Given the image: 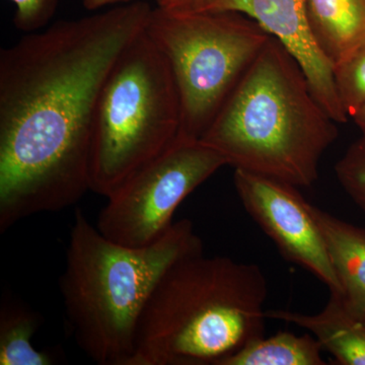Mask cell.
<instances>
[{"label":"cell","instance_id":"obj_1","mask_svg":"<svg viewBox=\"0 0 365 365\" xmlns=\"http://www.w3.org/2000/svg\"><path fill=\"white\" fill-rule=\"evenodd\" d=\"M133 1L26 34L0 52V232L91 191L101 91L153 13Z\"/></svg>","mask_w":365,"mask_h":365},{"label":"cell","instance_id":"obj_2","mask_svg":"<svg viewBox=\"0 0 365 365\" xmlns=\"http://www.w3.org/2000/svg\"><path fill=\"white\" fill-rule=\"evenodd\" d=\"M337 124L294 55L271 37L200 140L235 170L309 187Z\"/></svg>","mask_w":365,"mask_h":365},{"label":"cell","instance_id":"obj_3","mask_svg":"<svg viewBox=\"0 0 365 365\" xmlns=\"http://www.w3.org/2000/svg\"><path fill=\"white\" fill-rule=\"evenodd\" d=\"M267 295L257 264L203 252L178 261L146 302L129 365H222L263 336Z\"/></svg>","mask_w":365,"mask_h":365},{"label":"cell","instance_id":"obj_4","mask_svg":"<svg viewBox=\"0 0 365 365\" xmlns=\"http://www.w3.org/2000/svg\"><path fill=\"white\" fill-rule=\"evenodd\" d=\"M202 252L188 220L133 248L108 239L76 211L60 290L78 347L98 364L129 365L139 319L158 281L178 261Z\"/></svg>","mask_w":365,"mask_h":365},{"label":"cell","instance_id":"obj_5","mask_svg":"<svg viewBox=\"0 0 365 365\" xmlns=\"http://www.w3.org/2000/svg\"><path fill=\"white\" fill-rule=\"evenodd\" d=\"M181 122L169 61L145 30L118 59L101 91L91 133V191L111 195L176 143Z\"/></svg>","mask_w":365,"mask_h":365},{"label":"cell","instance_id":"obj_6","mask_svg":"<svg viewBox=\"0 0 365 365\" xmlns=\"http://www.w3.org/2000/svg\"><path fill=\"white\" fill-rule=\"evenodd\" d=\"M146 33L169 61L181 102L180 137L200 140L269 35L237 11L153 9Z\"/></svg>","mask_w":365,"mask_h":365},{"label":"cell","instance_id":"obj_7","mask_svg":"<svg viewBox=\"0 0 365 365\" xmlns=\"http://www.w3.org/2000/svg\"><path fill=\"white\" fill-rule=\"evenodd\" d=\"M225 165V158L207 144L179 137L107 197L98 230L125 246H150L172 227L180 204Z\"/></svg>","mask_w":365,"mask_h":365},{"label":"cell","instance_id":"obj_8","mask_svg":"<svg viewBox=\"0 0 365 365\" xmlns=\"http://www.w3.org/2000/svg\"><path fill=\"white\" fill-rule=\"evenodd\" d=\"M234 185L247 212L280 254L316 276L330 292L340 294L339 280L314 206L297 187L242 170H235Z\"/></svg>","mask_w":365,"mask_h":365},{"label":"cell","instance_id":"obj_9","mask_svg":"<svg viewBox=\"0 0 365 365\" xmlns=\"http://www.w3.org/2000/svg\"><path fill=\"white\" fill-rule=\"evenodd\" d=\"M170 9L184 13L237 11L248 16L294 55L319 104L338 124L349 115L341 102L334 67L317 45L306 0H186Z\"/></svg>","mask_w":365,"mask_h":365},{"label":"cell","instance_id":"obj_10","mask_svg":"<svg viewBox=\"0 0 365 365\" xmlns=\"http://www.w3.org/2000/svg\"><path fill=\"white\" fill-rule=\"evenodd\" d=\"M266 318L287 322L306 329L341 365H365V323L350 313L339 294L331 292L318 314L269 309Z\"/></svg>","mask_w":365,"mask_h":365},{"label":"cell","instance_id":"obj_11","mask_svg":"<svg viewBox=\"0 0 365 365\" xmlns=\"http://www.w3.org/2000/svg\"><path fill=\"white\" fill-rule=\"evenodd\" d=\"M314 213L340 283V297L350 313L365 318V228L314 206Z\"/></svg>","mask_w":365,"mask_h":365},{"label":"cell","instance_id":"obj_12","mask_svg":"<svg viewBox=\"0 0 365 365\" xmlns=\"http://www.w3.org/2000/svg\"><path fill=\"white\" fill-rule=\"evenodd\" d=\"M317 45L336 67L365 43V0H306Z\"/></svg>","mask_w":365,"mask_h":365},{"label":"cell","instance_id":"obj_13","mask_svg":"<svg viewBox=\"0 0 365 365\" xmlns=\"http://www.w3.org/2000/svg\"><path fill=\"white\" fill-rule=\"evenodd\" d=\"M39 317L20 299L6 292L0 304V365H51V352L37 350L32 339Z\"/></svg>","mask_w":365,"mask_h":365},{"label":"cell","instance_id":"obj_14","mask_svg":"<svg viewBox=\"0 0 365 365\" xmlns=\"http://www.w3.org/2000/svg\"><path fill=\"white\" fill-rule=\"evenodd\" d=\"M322 349L309 334L279 332L250 341L222 365H325Z\"/></svg>","mask_w":365,"mask_h":365},{"label":"cell","instance_id":"obj_15","mask_svg":"<svg viewBox=\"0 0 365 365\" xmlns=\"http://www.w3.org/2000/svg\"><path fill=\"white\" fill-rule=\"evenodd\" d=\"M334 74L341 102L351 117L365 102V43Z\"/></svg>","mask_w":365,"mask_h":365},{"label":"cell","instance_id":"obj_16","mask_svg":"<svg viewBox=\"0 0 365 365\" xmlns=\"http://www.w3.org/2000/svg\"><path fill=\"white\" fill-rule=\"evenodd\" d=\"M336 177L353 201L365 212V138L360 137L335 165Z\"/></svg>","mask_w":365,"mask_h":365},{"label":"cell","instance_id":"obj_17","mask_svg":"<svg viewBox=\"0 0 365 365\" xmlns=\"http://www.w3.org/2000/svg\"><path fill=\"white\" fill-rule=\"evenodd\" d=\"M16 6L14 24L26 34L39 32L52 20L59 0H11Z\"/></svg>","mask_w":365,"mask_h":365},{"label":"cell","instance_id":"obj_18","mask_svg":"<svg viewBox=\"0 0 365 365\" xmlns=\"http://www.w3.org/2000/svg\"><path fill=\"white\" fill-rule=\"evenodd\" d=\"M131 1H133V0H83V6L90 11H96V9H102V7L116 4H123V2L130 4Z\"/></svg>","mask_w":365,"mask_h":365},{"label":"cell","instance_id":"obj_19","mask_svg":"<svg viewBox=\"0 0 365 365\" xmlns=\"http://www.w3.org/2000/svg\"><path fill=\"white\" fill-rule=\"evenodd\" d=\"M354 123L359 127V130L361 131L362 137L365 138V102L360 106L359 109L356 110L351 117Z\"/></svg>","mask_w":365,"mask_h":365},{"label":"cell","instance_id":"obj_20","mask_svg":"<svg viewBox=\"0 0 365 365\" xmlns=\"http://www.w3.org/2000/svg\"><path fill=\"white\" fill-rule=\"evenodd\" d=\"M158 7L163 9H172V7L178 6L186 0H155Z\"/></svg>","mask_w":365,"mask_h":365},{"label":"cell","instance_id":"obj_21","mask_svg":"<svg viewBox=\"0 0 365 365\" xmlns=\"http://www.w3.org/2000/svg\"><path fill=\"white\" fill-rule=\"evenodd\" d=\"M364 323H365V318L364 319Z\"/></svg>","mask_w":365,"mask_h":365}]
</instances>
